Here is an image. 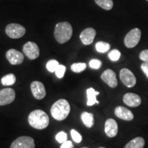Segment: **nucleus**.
I'll list each match as a JSON object with an SVG mask.
<instances>
[{"mask_svg": "<svg viewBox=\"0 0 148 148\" xmlns=\"http://www.w3.org/2000/svg\"><path fill=\"white\" fill-rule=\"evenodd\" d=\"M28 122L32 127L37 130L45 129L49 123V116L42 110H35L28 116Z\"/></svg>", "mask_w": 148, "mask_h": 148, "instance_id": "obj_1", "label": "nucleus"}, {"mask_svg": "<svg viewBox=\"0 0 148 148\" xmlns=\"http://www.w3.org/2000/svg\"><path fill=\"white\" fill-rule=\"evenodd\" d=\"M71 107L69 102L64 99H60L53 103L51 108V114L53 119L58 121L65 119L69 115Z\"/></svg>", "mask_w": 148, "mask_h": 148, "instance_id": "obj_2", "label": "nucleus"}, {"mask_svg": "<svg viewBox=\"0 0 148 148\" xmlns=\"http://www.w3.org/2000/svg\"><path fill=\"white\" fill-rule=\"evenodd\" d=\"M73 28L69 22H60L56 24L54 29L56 40L59 43L63 44L67 42L71 38Z\"/></svg>", "mask_w": 148, "mask_h": 148, "instance_id": "obj_3", "label": "nucleus"}, {"mask_svg": "<svg viewBox=\"0 0 148 148\" xmlns=\"http://www.w3.org/2000/svg\"><path fill=\"white\" fill-rule=\"evenodd\" d=\"M141 36V31L138 28H134L127 33L124 38V44L127 48H132L137 45Z\"/></svg>", "mask_w": 148, "mask_h": 148, "instance_id": "obj_4", "label": "nucleus"}, {"mask_svg": "<svg viewBox=\"0 0 148 148\" xmlns=\"http://www.w3.org/2000/svg\"><path fill=\"white\" fill-rule=\"evenodd\" d=\"M5 33L11 38H18L25 34V29L19 24L10 23L5 27Z\"/></svg>", "mask_w": 148, "mask_h": 148, "instance_id": "obj_5", "label": "nucleus"}, {"mask_svg": "<svg viewBox=\"0 0 148 148\" xmlns=\"http://www.w3.org/2000/svg\"><path fill=\"white\" fill-rule=\"evenodd\" d=\"M34 140L32 137L27 136H20L14 140L10 148H34Z\"/></svg>", "mask_w": 148, "mask_h": 148, "instance_id": "obj_6", "label": "nucleus"}, {"mask_svg": "<svg viewBox=\"0 0 148 148\" xmlns=\"http://www.w3.org/2000/svg\"><path fill=\"white\" fill-rule=\"evenodd\" d=\"M23 51L29 60H34L39 56V48L36 43L34 42H26L23 47Z\"/></svg>", "mask_w": 148, "mask_h": 148, "instance_id": "obj_7", "label": "nucleus"}, {"mask_svg": "<svg viewBox=\"0 0 148 148\" xmlns=\"http://www.w3.org/2000/svg\"><path fill=\"white\" fill-rule=\"evenodd\" d=\"M119 76L121 82H123V84L125 85L127 87H133V86L136 84V77H135L134 75L130 70L125 69V68L122 69L121 71H120Z\"/></svg>", "mask_w": 148, "mask_h": 148, "instance_id": "obj_8", "label": "nucleus"}, {"mask_svg": "<svg viewBox=\"0 0 148 148\" xmlns=\"http://www.w3.org/2000/svg\"><path fill=\"white\" fill-rule=\"evenodd\" d=\"M15 99V92L11 88L0 90V106H5L12 103Z\"/></svg>", "mask_w": 148, "mask_h": 148, "instance_id": "obj_9", "label": "nucleus"}, {"mask_svg": "<svg viewBox=\"0 0 148 148\" xmlns=\"http://www.w3.org/2000/svg\"><path fill=\"white\" fill-rule=\"evenodd\" d=\"M32 95L36 99H42L45 97L46 90L43 84L38 81H34L30 85Z\"/></svg>", "mask_w": 148, "mask_h": 148, "instance_id": "obj_10", "label": "nucleus"}, {"mask_svg": "<svg viewBox=\"0 0 148 148\" xmlns=\"http://www.w3.org/2000/svg\"><path fill=\"white\" fill-rule=\"evenodd\" d=\"M6 58L12 65L20 64L23 62L24 56L20 51L14 49H10L6 52Z\"/></svg>", "mask_w": 148, "mask_h": 148, "instance_id": "obj_11", "label": "nucleus"}, {"mask_svg": "<svg viewBox=\"0 0 148 148\" xmlns=\"http://www.w3.org/2000/svg\"><path fill=\"white\" fill-rule=\"evenodd\" d=\"M101 78L111 88H115L117 86V79L116 73L111 69H106L101 74Z\"/></svg>", "mask_w": 148, "mask_h": 148, "instance_id": "obj_12", "label": "nucleus"}, {"mask_svg": "<svg viewBox=\"0 0 148 148\" xmlns=\"http://www.w3.org/2000/svg\"><path fill=\"white\" fill-rule=\"evenodd\" d=\"M95 35V29L92 28V27H88V28H86L82 31L79 35V38H80L81 41L84 45H88L93 42Z\"/></svg>", "mask_w": 148, "mask_h": 148, "instance_id": "obj_13", "label": "nucleus"}, {"mask_svg": "<svg viewBox=\"0 0 148 148\" xmlns=\"http://www.w3.org/2000/svg\"><path fill=\"white\" fill-rule=\"evenodd\" d=\"M104 130L108 137H114L118 133V125L115 120L113 119H107L105 123Z\"/></svg>", "mask_w": 148, "mask_h": 148, "instance_id": "obj_14", "label": "nucleus"}, {"mask_svg": "<svg viewBox=\"0 0 148 148\" xmlns=\"http://www.w3.org/2000/svg\"><path fill=\"white\" fill-rule=\"evenodd\" d=\"M123 100L127 106L130 107H137L141 103V99L139 96L132 92H127L125 94Z\"/></svg>", "mask_w": 148, "mask_h": 148, "instance_id": "obj_15", "label": "nucleus"}, {"mask_svg": "<svg viewBox=\"0 0 148 148\" xmlns=\"http://www.w3.org/2000/svg\"><path fill=\"white\" fill-rule=\"evenodd\" d=\"M114 114L119 119L125 121H131L134 118L133 113L123 106H117L114 109Z\"/></svg>", "mask_w": 148, "mask_h": 148, "instance_id": "obj_16", "label": "nucleus"}, {"mask_svg": "<svg viewBox=\"0 0 148 148\" xmlns=\"http://www.w3.org/2000/svg\"><path fill=\"white\" fill-rule=\"evenodd\" d=\"M99 94V92L95 91L93 88H89L86 90V95H87V106H90L95 103H99V101L96 99V96Z\"/></svg>", "mask_w": 148, "mask_h": 148, "instance_id": "obj_17", "label": "nucleus"}, {"mask_svg": "<svg viewBox=\"0 0 148 148\" xmlns=\"http://www.w3.org/2000/svg\"><path fill=\"white\" fill-rule=\"evenodd\" d=\"M145 145V140L142 137H136L127 143L124 148H143Z\"/></svg>", "mask_w": 148, "mask_h": 148, "instance_id": "obj_18", "label": "nucleus"}, {"mask_svg": "<svg viewBox=\"0 0 148 148\" xmlns=\"http://www.w3.org/2000/svg\"><path fill=\"white\" fill-rule=\"evenodd\" d=\"M81 119L83 123L87 127H91L94 125V117L92 113L83 112L81 114Z\"/></svg>", "mask_w": 148, "mask_h": 148, "instance_id": "obj_19", "label": "nucleus"}, {"mask_svg": "<svg viewBox=\"0 0 148 148\" xmlns=\"http://www.w3.org/2000/svg\"><path fill=\"white\" fill-rule=\"evenodd\" d=\"M16 82V77L13 73L7 74L1 78V84L3 86H11Z\"/></svg>", "mask_w": 148, "mask_h": 148, "instance_id": "obj_20", "label": "nucleus"}, {"mask_svg": "<svg viewBox=\"0 0 148 148\" xmlns=\"http://www.w3.org/2000/svg\"><path fill=\"white\" fill-rule=\"evenodd\" d=\"M97 5L106 10H110L113 7L112 0H95Z\"/></svg>", "mask_w": 148, "mask_h": 148, "instance_id": "obj_21", "label": "nucleus"}, {"mask_svg": "<svg viewBox=\"0 0 148 148\" xmlns=\"http://www.w3.org/2000/svg\"><path fill=\"white\" fill-rule=\"evenodd\" d=\"M110 47V44L103 41L97 42L95 45L96 50L99 53L106 52V51H108L109 50Z\"/></svg>", "mask_w": 148, "mask_h": 148, "instance_id": "obj_22", "label": "nucleus"}, {"mask_svg": "<svg viewBox=\"0 0 148 148\" xmlns=\"http://www.w3.org/2000/svg\"><path fill=\"white\" fill-rule=\"evenodd\" d=\"M86 64L84 62H77V63H74L71 66V69L72 71L75 72V73H80L86 69Z\"/></svg>", "mask_w": 148, "mask_h": 148, "instance_id": "obj_23", "label": "nucleus"}, {"mask_svg": "<svg viewBox=\"0 0 148 148\" xmlns=\"http://www.w3.org/2000/svg\"><path fill=\"white\" fill-rule=\"evenodd\" d=\"M59 66V63L57 60H50L47 62V64H46V67L48 71L51 73L55 72L56 70L57 69L58 66Z\"/></svg>", "mask_w": 148, "mask_h": 148, "instance_id": "obj_24", "label": "nucleus"}, {"mask_svg": "<svg viewBox=\"0 0 148 148\" xmlns=\"http://www.w3.org/2000/svg\"><path fill=\"white\" fill-rule=\"evenodd\" d=\"M121 57V52L117 49H113L108 53V58L112 61H117Z\"/></svg>", "mask_w": 148, "mask_h": 148, "instance_id": "obj_25", "label": "nucleus"}, {"mask_svg": "<svg viewBox=\"0 0 148 148\" xmlns=\"http://www.w3.org/2000/svg\"><path fill=\"white\" fill-rule=\"evenodd\" d=\"M71 137L73 138V140L75 143H80L82 140V137L81 136V134H79L78 132H77L75 130L72 129L71 130Z\"/></svg>", "mask_w": 148, "mask_h": 148, "instance_id": "obj_26", "label": "nucleus"}, {"mask_svg": "<svg viewBox=\"0 0 148 148\" xmlns=\"http://www.w3.org/2000/svg\"><path fill=\"white\" fill-rule=\"evenodd\" d=\"M56 139L58 143H63L66 140H67V134L63 131L58 132V134L56 135Z\"/></svg>", "mask_w": 148, "mask_h": 148, "instance_id": "obj_27", "label": "nucleus"}, {"mask_svg": "<svg viewBox=\"0 0 148 148\" xmlns=\"http://www.w3.org/2000/svg\"><path fill=\"white\" fill-rule=\"evenodd\" d=\"M66 71V67L65 66L62 65V64H59V66L57 68V69L56 70L55 73L56 76L58 77V78H62L63 77L64 73H65Z\"/></svg>", "mask_w": 148, "mask_h": 148, "instance_id": "obj_28", "label": "nucleus"}, {"mask_svg": "<svg viewBox=\"0 0 148 148\" xmlns=\"http://www.w3.org/2000/svg\"><path fill=\"white\" fill-rule=\"evenodd\" d=\"M101 60H98V59H92L89 62V66L90 68L94 69H98L101 67Z\"/></svg>", "mask_w": 148, "mask_h": 148, "instance_id": "obj_29", "label": "nucleus"}, {"mask_svg": "<svg viewBox=\"0 0 148 148\" xmlns=\"http://www.w3.org/2000/svg\"><path fill=\"white\" fill-rule=\"evenodd\" d=\"M139 58L141 60L148 63V49H145V50L142 51L139 54Z\"/></svg>", "mask_w": 148, "mask_h": 148, "instance_id": "obj_30", "label": "nucleus"}, {"mask_svg": "<svg viewBox=\"0 0 148 148\" xmlns=\"http://www.w3.org/2000/svg\"><path fill=\"white\" fill-rule=\"evenodd\" d=\"M60 148H73V145L70 140H66L60 146Z\"/></svg>", "mask_w": 148, "mask_h": 148, "instance_id": "obj_31", "label": "nucleus"}, {"mask_svg": "<svg viewBox=\"0 0 148 148\" xmlns=\"http://www.w3.org/2000/svg\"><path fill=\"white\" fill-rule=\"evenodd\" d=\"M140 68H141L142 71H143V73L145 74V75L148 78V63L147 62H143L140 65Z\"/></svg>", "mask_w": 148, "mask_h": 148, "instance_id": "obj_32", "label": "nucleus"}, {"mask_svg": "<svg viewBox=\"0 0 148 148\" xmlns=\"http://www.w3.org/2000/svg\"><path fill=\"white\" fill-rule=\"evenodd\" d=\"M99 148H105V147H99Z\"/></svg>", "mask_w": 148, "mask_h": 148, "instance_id": "obj_33", "label": "nucleus"}, {"mask_svg": "<svg viewBox=\"0 0 148 148\" xmlns=\"http://www.w3.org/2000/svg\"><path fill=\"white\" fill-rule=\"evenodd\" d=\"M82 148H88V147H82Z\"/></svg>", "mask_w": 148, "mask_h": 148, "instance_id": "obj_34", "label": "nucleus"}, {"mask_svg": "<svg viewBox=\"0 0 148 148\" xmlns=\"http://www.w3.org/2000/svg\"><path fill=\"white\" fill-rule=\"evenodd\" d=\"M147 1H148V0H147Z\"/></svg>", "mask_w": 148, "mask_h": 148, "instance_id": "obj_35", "label": "nucleus"}]
</instances>
